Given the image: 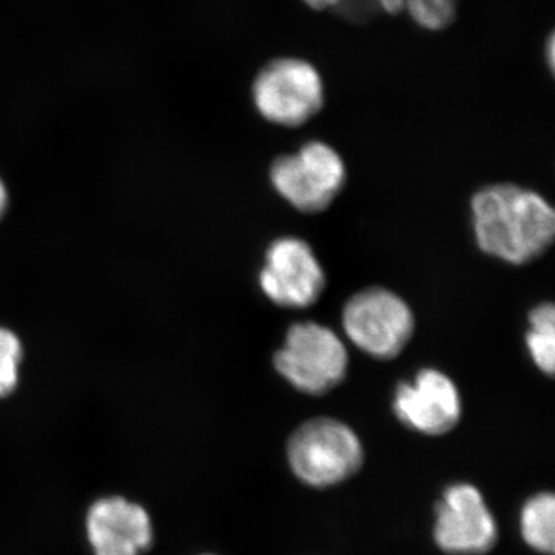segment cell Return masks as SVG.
Here are the masks:
<instances>
[{
	"label": "cell",
	"mask_w": 555,
	"mask_h": 555,
	"mask_svg": "<svg viewBox=\"0 0 555 555\" xmlns=\"http://www.w3.org/2000/svg\"><path fill=\"white\" fill-rule=\"evenodd\" d=\"M470 208L477 244L486 255L524 266L553 246L554 208L532 190L488 185L473 196Z\"/></svg>",
	"instance_id": "cell-1"
},
{
	"label": "cell",
	"mask_w": 555,
	"mask_h": 555,
	"mask_svg": "<svg viewBox=\"0 0 555 555\" xmlns=\"http://www.w3.org/2000/svg\"><path fill=\"white\" fill-rule=\"evenodd\" d=\"M251 100L268 122L297 129L324 107L323 76L301 57H275L259 69L251 83Z\"/></svg>",
	"instance_id": "cell-2"
},
{
	"label": "cell",
	"mask_w": 555,
	"mask_h": 555,
	"mask_svg": "<svg viewBox=\"0 0 555 555\" xmlns=\"http://www.w3.org/2000/svg\"><path fill=\"white\" fill-rule=\"evenodd\" d=\"M288 463L299 480L315 488L341 483L358 473L364 452L360 438L335 418H313L288 440Z\"/></svg>",
	"instance_id": "cell-3"
},
{
	"label": "cell",
	"mask_w": 555,
	"mask_h": 555,
	"mask_svg": "<svg viewBox=\"0 0 555 555\" xmlns=\"http://www.w3.org/2000/svg\"><path fill=\"white\" fill-rule=\"evenodd\" d=\"M273 364L299 392L324 396L345 382L349 357L334 331L308 321L288 328Z\"/></svg>",
	"instance_id": "cell-4"
},
{
	"label": "cell",
	"mask_w": 555,
	"mask_h": 555,
	"mask_svg": "<svg viewBox=\"0 0 555 555\" xmlns=\"http://www.w3.org/2000/svg\"><path fill=\"white\" fill-rule=\"evenodd\" d=\"M346 164L326 142H306L297 153L278 156L270 181L281 198L305 214L326 210L345 188Z\"/></svg>",
	"instance_id": "cell-5"
},
{
	"label": "cell",
	"mask_w": 555,
	"mask_h": 555,
	"mask_svg": "<svg viewBox=\"0 0 555 555\" xmlns=\"http://www.w3.org/2000/svg\"><path fill=\"white\" fill-rule=\"evenodd\" d=\"M343 327L367 356L392 360L414 335L415 318L404 299L383 287L358 292L343 309Z\"/></svg>",
	"instance_id": "cell-6"
},
{
	"label": "cell",
	"mask_w": 555,
	"mask_h": 555,
	"mask_svg": "<svg viewBox=\"0 0 555 555\" xmlns=\"http://www.w3.org/2000/svg\"><path fill=\"white\" fill-rule=\"evenodd\" d=\"M259 287L280 308L305 309L323 295L326 273L306 241L284 236L266 251Z\"/></svg>",
	"instance_id": "cell-7"
},
{
	"label": "cell",
	"mask_w": 555,
	"mask_h": 555,
	"mask_svg": "<svg viewBox=\"0 0 555 555\" xmlns=\"http://www.w3.org/2000/svg\"><path fill=\"white\" fill-rule=\"evenodd\" d=\"M393 412L415 433L443 436L462 418V398L448 375L437 369H423L412 382L398 385Z\"/></svg>",
	"instance_id": "cell-8"
},
{
	"label": "cell",
	"mask_w": 555,
	"mask_h": 555,
	"mask_svg": "<svg viewBox=\"0 0 555 555\" xmlns=\"http://www.w3.org/2000/svg\"><path fill=\"white\" fill-rule=\"evenodd\" d=\"M437 545L449 554H485L495 545L494 517L486 506L483 495L470 485H455L438 503Z\"/></svg>",
	"instance_id": "cell-9"
},
{
	"label": "cell",
	"mask_w": 555,
	"mask_h": 555,
	"mask_svg": "<svg viewBox=\"0 0 555 555\" xmlns=\"http://www.w3.org/2000/svg\"><path fill=\"white\" fill-rule=\"evenodd\" d=\"M94 555H141L153 540L147 511L122 496L98 500L87 516Z\"/></svg>",
	"instance_id": "cell-10"
},
{
	"label": "cell",
	"mask_w": 555,
	"mask_h": 555,
	"mask_svg": "<svg viewBox=\"0 0 555 555\" xmlns=\"http://www.w3.org/2000/svg\"><path fill=\"white\" fill-rule=\"evenodd\" d=\"M526 346L535 366L553 377L555 367V309L553 302H543L529 312Z\"/></svg>",
	"instance_id": "cell-11"
},
{
	"label": "cell",
	"mask_w": 555,
	"mask_h": 555,
	"mask_svg": "<svg viewBox=\"0 0 555 555\" xmlns=\"http://www.w3.org/2000/svg\"><path fill=\"white\" fill-rule=\"evenodd\" d=\"M521 534L539 553H554L555 502L553 494H539L521 511Z\"/></svg>",
	"instance_id": "cell-12"
},
{
	"label": "cell",
	"mask_w": 555,
	"mask_h": 555,
	"mask_svg": "<svg viewBox=\"0 0 555 555\" xmlns=\"http://www.w3.org/2000/svg\"><path fill=\"white\" fill-rule=\"evenodd\" d=\"M403 11L423 30L438 33L454 24L459 0H403Z\"/></svg>",
	"instance_id": "cell-13"
},
{
	"label": "cell",
	"mask_w": 555,
	"mask_h": 555,
	"mask_svg": "<svg viewBox=\"0 0 555 555\" xmlns=\"http://www.w3.org/2000/svg\"><path fill=\"white\" fill-rule=\"evenodd\" d=\"M24 345L11 328L0 326V398L13 396L21 382Z\"/></svg>",
	"instance_id": "cell-14"
},
{
	"label": "cell",
	"mask_w": 555,
	"mask_h": 555,
	"mask_svg": "<svg viewBox=\"0 0 555 555\" xmlns=\"http://www.w3.org/2000/svg\"><path fill=\"white\" fill-rule=\"evenodd\" d=\"M301 2L310 10L327 11L338 9L346 0H301Z\"/></svg>",
	"instance_id": "cell-15"
},
{
	"label": "cell",
	"mask_w": 555,
	"mask_h": 555,
	"mask_svg": "<svg viewBox=\"0 0 555 555\" xmlns=\"http://www.w3.org/2000/svg\"><path fill=\"white\" fill-rule=\"evenodd\" d=\"M375 2L378 3L379 10L387 14H398L403 10V0H375Z\"/></svg>",
	"instance_id": "cell-16"
},
{
	"label": "cell",
	"mask_w": 555,
	"mask_h": 555,
	"mask_svg": "<svg viewBox=\"0 0 555 555\" xmlns=\"http://www.w3.org/2000/svg\"><path fill=\"white\" fill-rule=\"evenodd\" d=\"M10 207V193L7 189L5 182L0 179V221L5 217L7 211Z\"/></svg>",
	"instance_id": "cell-17"
},
{
	"label": "cell",
	"mask_w": 555,
	"mask_h": 555,
	"mask_svg": "<svg viewBox=\"0 0 555 555\" xmlns=\"http://www.w3.org/2000/svg\"><path fill=\"white\" fill-rule=\"evenodd\" d=\"M546 54H547V67H550L551 73H554V62H555V39H554V35H550V38H547Z\"/></svg>",
	"instance_id": "cell-18"
}]
</instances>
